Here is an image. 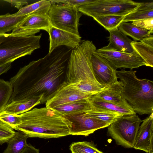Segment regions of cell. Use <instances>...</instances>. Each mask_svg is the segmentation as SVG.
<instances>
[{"label":"cell","instance_id":"cell-38","mask_svg":"<svg viewBox=\"0 0 153 153\" xmlns=\"http://www.w3.org/2000/svg\"><path fill=\"white\" fill-rule=\"evenodd\" d=\"M11 67V63H8L0 66V75L6 73Z\"/></svg>","mask_w":153,"mask_h":153},{"label":"cell","instance_id":"cell-13","mask_svg":"<svg viewBox=\"0 0 153 153\" xmlns=\"http://www.w3.org/2000/svg\"><path fill=\"white\" fill-rule=\"evenodd\" d=\"M94 51L91 55V60L94 73L97 82L105 87L117 82L116 70Z\"/></svg>","mask_w":153,"mask_h":153},{"label":"cell","instance_id":"cell-19","mask_svg":"<svg viewBox=\"0 0 153 153\" xmlns=\"http://www.w3.org/2000/svg\"><path fill=\"white\" fill-rule=\"evenodd\" d=\"M91 108L92 107L88 99L71 102L52 110L57 111L65 117L85 113Z\"/></svg>","mask_w":153,"mask_h":153},{"label":"cell","instance_id":"cell-27","mask_svg":"<svg viewBox=\"0 0 153 153\" xmlns=\"http://www.w3.org/2000/svg\"><path fill=\"white\" fill-rule=\"evenodd\" d=\"M69 149L72 153H104L97 148L93 141L73 142Z\"/></svg>","mask_w":153,"mask_h":153},{"label":"cell","instance_id":"cell-12","mask_svg":"<svg viewBox=\"0 0 153 153\" xmlns=\"http://www.w3.org/2000/svg\"><path fill=\"white\" fill-rule=\"evenodd\" d=\"M65 117L71 123L70 132L72 135L87 136L97 130L108 127L110 124L91 117L86 112Z\"/></svg>","mask_w":153,"mask_h":153},{"label":"cell","instance_id":"cell-1","mask_svg":"<svg viewBox=\"0 0 153 153\" xmlns=\"http://www.w3.org/2000/svg\"><path fill=\"white\" fill-rule=\"evenodd\" d=\"M73 49L59 46L21 68L10 79L13 91L8 103L33 99H41V104L45 103L65 81Z\"/></svg>","mask_w":153,"mask_h":153},{"label":"cell","instance_id":"cell-11","mask_svg":"<svg viewBox=\"0 0 153 153\" xmlns=\"http://www.w3.org/2000/svg\"><path fill=\"white\" fill-rule=\"evenodd\" d=\"M52 26L48 15L33 14L26 16L10 34L21 36L33 35L41 30L48 32Z\"/></svg>","mask_w":153,"mask_h":153},{"label":"cell","instance_id":"cell-15","mask_svg":"<svg viewBox=\"0 0 153 153\" xmlns=\"http://www.w3.org/2000/svg\"><path fill=\"white\" fill-rule=\"evenodd\" d=\"M133 148L147 153H153V114L142 121Z\"/></svg>","mask_w":153,"mask_h":153},{"label":"cell","instance_id":"cell-29","mask_svg":"<svg viewBox=\"0 0 153 153\" xmlns=\"http://www.w3.org/2000/svg\"><path fill=\"white\" fill-rule=\"evenodd\" d=\"M13 91L10 81L0 79V113L3 111L8 103Z\"/></svg>","mask_w":153,"mask_h":153},{"label":"cell","instance_id":"cell-10","mask_svg":"<svg viewBox=\"0 0 153 153\" xmlns=\"http://www.w3.org/2000/svg\"><path fill=\"white\" fill-rule=\"evenodd\" d=\"M93 94L83 92L64 81L45 102L46 107L51 109L70 102L89 99Z\"/></svg>","mask_w":153,"mask_h":153},{"label":"cell","instance_id":"cell-25","mask_svg":"<svg viewBox=\"0 0 153 153\" xmlns=\"http://www.w3.org/2000/svg\"><path fill=\"white\" fill-rule=\"evenodd\" d=\"M86 113L91 117L110 124L124 115L106 109L92 107L91 109Z\"/></svg>","mask_w":153,"mask_h":153},{"label":"cell","instance_id":"cell-16","mask_svg":"<svg viewBox=\"0 0 153 153\" xmlns=\"http://www.w3.org/2000/svg\"><path fill=\"white\" fill-rule=\"evenodd\" d=\"M108 31L109 33L108 37L109 44L107 46L101 48V49L127 53H131L134 51L131 45L132 41L120 31L118 27Z\"/></svg>","mask_w":153,"mask_h":153},{"label":"cell","instance_id":"cell-22","mask_svg":"<svg viewBox=\"0 0 153 153\" xmlns=\"http://www.w3.org/2000/svg\"><path fill=\"white\" fill-rule=\"evenodd\" d=\"M51 4L50 0L39 1L24 6L12 15L14 16H26L33 14L48 15Z\"/></svg>","mask_w":153,"mask_h":153},{"label":"cell","instance_id":"cell-18","mask_svg":"<svg viewBox=\"0 0 153 153\" xmlns=\"http://www.w3.org/2000/svg\"><path fill=\"white\" fill-rule=\"evenodd\" d=\"M131 45L144 61L146 66L153 67V36L150 34L140 42L132 41Z\"/></svg>","mask_w":153,"mask_h":153},{"label":"cell","instance_id":"cell-21","mask_svg":"<svg viewBox=\"0 0 153 153\" xmlns=\"http://www.w3.org/2000/svg\"><path fill=\"white\" fill-rule=\"evenodd\" d=\"M122 88V82L120 81H117L105 87L101 91L94 95L106 101L119 103L123 100L120 95Z\"/></svg>","mask_w":153,"mask_h":153},{"label":"cell","instance_id":"cell-33","mask_svg":"<svg viewBox=\"0 0 153 153\" xmlns=\"http://www.w3.org/2000/svg\"><path fill=\"white\" fill-rule=\"evenodd\" d=\"M95 0H50L51 4H67L78 8L86 4L91 3Z\"/></svg>","mask_w":153,"mask_h":153},{"label":"cell","instance_id":"cell-24","mask_svg":"<svg viewBox=\"0 0 153 153\" xmlns=\"http://www.w3.org/2000/svg\"><path fill=\"white\" fill-rule=\"evenodd\" d=\"M28 136L23 132L19 131L8 143L7 147L3 153H21L25 147Z\"/></svg>","mask_w":153,"mask_h":153},{"label":"cell","instance_id":"cell-36","mask_svg":"<svg viewBox=\"0 0 153 153\" xmlns=\"http://www.w3.org/2000/svg\"><path fill=\"white\" fill-rule=\"evenodd\" d=\"M153 10V2L142 3L135 11Z\"/></svg>","mask_w":153,"mask_h":153},{"label":"cell","instance_id":"cell-20","mask_svg":"<svg viewBox=\"0 0 153 153\" xmlns=\"http://www.w3.org/2000/svg\"><path fill=\"white\" fill-rule=\"evenodd\" d=\"M41 99H33L13 101L8 103L2 111L20 114L28 111L34 106L41 104Z\"/></svg>","mask_w":153,"mask_h":153},{"label":"cell","instance_id":"cell-23","mask_svg":"<svg viewBox=\"0 0 153 153\" xmlns=\"http://www.w3.org/2000/svg\"><path fill=\"white\" fill-rule=\"evenodd\" d=\"M119 30L125 35L137 41L149 36V32L133 25L131 23L122 22L118 27Z\"/></svg>","mask_w":153,"mask_h":153},{"label":"cell","instance_id":"cell-9","mask_svg":"<svg viewBox=\"0 0 153 153\" xmlns=\"http://www.w3.org/2000/svg\"><path fill=\"white\" fill-rule=\"evenodd\" d=\"M94 52L105 59L115 70L121 68L132 70L146 65L144 61L134 51L131 53H127L100 48L96 49Z\"/></svg>","mask_w":153,"mask_h":153},{"label":"cell","instance_id":"cell-4","mask_svg":"<svg viewBox=\"0 0 153 153\" xmlns=\"http://www.w3.org/2000/svg\"><path fill=\"white\" fill-rule=\"evenodd\" d=\"M136 72L132 70L126 71L124 68L116 70L117 78L123 83L121 96L136 113L151 114L153 112V82L138 79Z\"/></svg>","mask_w":153,"mask_h":153},{"label":"cell","instance_id":"cell-28","mask_svg":"<svg viewBox=\"0 0 153 153\" xmlns=\"http://www.w3.org/2000/svg\"><path fill=\"white\" fill-rule=\"evenodd\" d=\"M125 16L110 15L100 16L93 19L108 30L118 27Z\"/></svg>","mask_w":153,"mask_h":153},{"label":"cell","instance_id":"cell-37","mask_svg":"<svg viewBox=\"0 0 153 153\" xmlns=\"http://www.w3.org/2000/svg\"><path fill=\"white\" fill-rule=\"evenodd\" d=\"M21 153H39V150L36 149L30 144H27Z\"/></svg>","mask_w":153,"mask_h":153},{"label":"cell","instance_id":"cell-14","mask_svg":"<svg viewBox=\"0 0 153 153\" xmlns=\"http://www.w3.org/2000/svg\"><path fill=\"white\" fill-rule=\"evenodd\" d=\"M50 39L48 54L55 49L61 46H65L74 49L82 42L80 35L60 30L52 26L48 32Z\"/></svg>","mask_w":153,"mask_h":153},{"label":"cell","instance_id":"cell-32","mask_svg":"<svg viewBox=\"0 0 153 153\" xmlns=\"http://www.w3.org/2000/svg\"><path fill=\"white\" fill-rule=\"evenodd\" d=\"M16 132L10 127L0 121V144L8 143Z\"/></svg>","mask_w":153,"mask_h":153},{"label":"cell","instance_id":"cell-30","mask_svg":"<svg viewBox=\"0 0 153 153\" xmlns=\"http://www.w3.org/2000/svg\"><path fill=\"white\" fill-rule=\"evenodd\" d=\"M0 121L15 130L21 122L20 114H13L4 111L0 113Z\"/></svg>","mask_w":153,"mask_h":153},{"label":"cell","instance_id":"cell-8","mask_svg":"<svg viewBox=\"0 0 153 153\" xmlns=\"http://www.w3.org/2000/svg\"><path fill=\"white\" fill-rule=\"evenodd\" d=\"M82 14L76 7L67 4L56 3L51 4L48 16L53 27L79 35V22Z\"/></svg>","mask_w":153,"mask_h":153},{"label":"cell","instance_id":"cell-35","mask_svg":"<svg viewBox=\"0 0 153 153\" xmlns=\"http://www.w3.org/2000/svg\"><path fill=\"white\" fill-rule=\"evenodd\" d=\"M3 1L10 3L12 6L15 7L19 10L29 4L28 1L26 0H4Z\"/></svg>","mask_w":153,"mask_h":153},{"label":"cell","instance_id":"cell-2","mask_svg":"<svg viewBox=\"0 0 153 153\" xmlns=\"http://www.w3.org/2000/svg\"><path fill=\"white\" fill-rule=\"evenodd\" d=\"M20 115L21 122L16 130L23 132L29 137L47 139L70 135L71 123L46 107L35 108Z\"/></svg>","mask_w":153,"mask_h":153},{"label":"cell","instance_id":"cell-34","mask_svg":"<svg viewBox=\"0 0 153 153\" xmlns=\"http://www.w3.org/2000/svg\"><path fill=\"white\" fill-rule=\"evenodd\" d=\"M133 25L153 33V18L135 21L131 23Z\"/></svg>","mask_w":153,"mask_h":153},{"label":"cell","instance_id":"cell-6","mask_svg":"<svg viewBox=\"0 0 153 153\" xmlns=\"http://www.w3.org/2000/svg\"><path fill=\"white\" fill-rule=\"evenodd\" d=\"M142 4L130 0H95L78 9L82 14L93 18L110 15L126 16L135 11Z\"/></svg>","mask_w":153,"mask_h":153},{"label":"cell","instance_id":"cell-26","mask_svg":"<svg viewBox=\"0 0 153 153\" xmlns=\"http://www.w3.org/2000/svg\"><path fill=\"white\" fill-rule=\"evenodd\" d=\"M26 16H14L9 13L0 15V34L12 31Z\"/></svg>","mask_w":153,"mask_h":153},{"label":"cell","instance_id":"cell-7","mask_svg":"<svg viewBox=\"0 0 153 153\" xmlns=\"http://www.w3.org/2000/svg\"><path fill=\"white\" fill-rule=\"evenodd\" d=\"M142 120L136 114L124 115L107 127V135L118 145L133 148L136 135Z\"/></svg>","mask_w":153,"mask_h":153},{"label":"cell","instance_id":"cell-3","mask_svg":"<svg viewBox=\"0 0 153 153\" xmlns=\"http://www.w3.org/2000/svg\"><path fill=\"white\" fill-rule=\"evenodd\" d=\"M96 48L93 42L82 41L72 51L65 81L72 86L85 92L94 95L105 87L97 81L91 60Z\"/></svg>","mask_w":153,"mask_h":153},{"label":"cell","instance_id":"cell-17","mask_svg":"<svg viewBox=\"0 0 153 153\" xmlns=\"http://www.w3.org/2000/svg\"><path fill=\"white\" fill-rule=\"evenodd\" d=\"M89 101L92 107L106 109L123 115L136 114L124 99L121 102L115 103L105 100L94 95L89 99Z\"/></svg>","mask_w":153,"mask_h":153},{"label":"cell","instance_id":"cell-31","mask_svg":"<svg viewBox=\"0 0 153 153\" xmlns=\"http://www.w3.org/2000/svg\"><path fill=\"white\" fill-rule=\"evenodd\" d=\"M151 18H153V10L136 11L126 16L122 22H133L145 19Z\"/></svg>","mask_w":153,"mask_h":153},{"label":"cell","instance_id":"cell-5","mask_svg":"<svg viewBox=\"0 0 153 153\" xmlns=\"http://www.w3.org/2000/svg\"><path fill=\"white\" fill-rule=\"evenodd\" d=\"M42 34L26 36L0 34V66L30 55L40 47Z\"/></svg>","mask_w":153,"mask_h":153}]
</instances>
